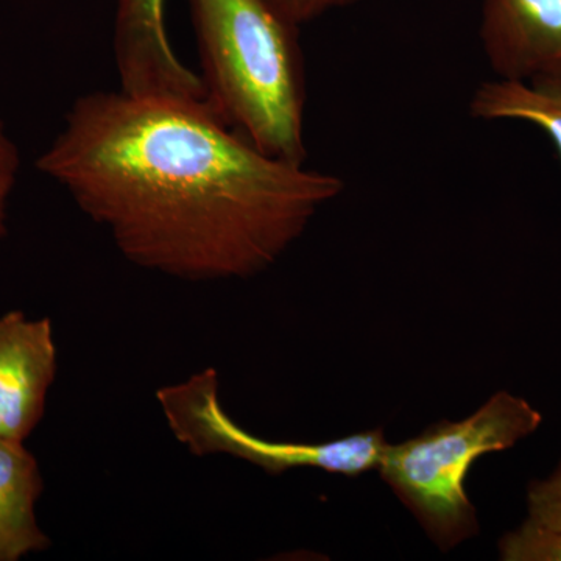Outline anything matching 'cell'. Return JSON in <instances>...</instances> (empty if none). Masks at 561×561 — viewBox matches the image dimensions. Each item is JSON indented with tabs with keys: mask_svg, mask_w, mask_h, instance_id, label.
I'll use <instances>...</instances> for the list:
<instances>
[{
	"mask_svg": "<svg viewBox=\"0 0 561 561\" xmlns=\"http://www.w3.org/2000/svg\"><path fill=\"white\" fill-rule=\"evenodd\" d=\"M36 169L125 260L194 283L268 271L345 190L262 153L206 102L122 90L80 95Z\"/></svg>",
	"mask_w": 561,
	"mask_h": 561,
	"instance_id": "obj_1",
	"label": "cell"
},
{
	"mask_svg": "<svg viewBox=\"0 0 561 561\" xmlns=\"http://www.w3.org/2000/svg\"><path fill=\"white\" fill-rule=\"evenodd\" d=\"M206 103L268 157L306 164L300 25L267 0H190Z\"/></svg>",
	"mask_w": 561,
	"mask_h": 561,
	"instance_id": "obj_2",
	"label": "cell"
},
{
	"mask_svg": "<svg viewBox=\"0 0 561 561\" xmlns=\"http://www.w3.org/2000/svg\"><path fill=\"white\" fill-rule=\"evenodd\" d=\"M541 423L530 402L497 391L468 419L440 421L411 440L389 443L378 470L435 545L453 549L479 530L465 489L476 461L513 448Z\"/></svg>",
	"mask_w": 561,
	"mask_h": 561,
	"instance_id": "obj_3",
	"label": "cell"
},
{
	"mask_svg": "<svg viewBox=\"0 0 561 561\" xmlns=\"http://www.w3.org/2000/svg\"><path fill=\"white\" fill-rule=\"evenodd\" d=\"M157 400L173 437L192 456H230L271 474L316 468L354 478L378 470L389 446L381 430L321 443L272 442L257 437L239 426L225 411L219 397V376L214 368L162 387Z\"/></svg>",
	"mask_w": 561,
	"mask_h": 561,
	"instance_id": "obj_4",
	"label": "cell"
},
{
	"mask_svg": "<svg viewBox=\"0 0 561 561\" xmlns=\"http://www.w3.org/2000/svg\"><path fill=\"white\" fill-rule=\"evenodd\" d=\"M113 51L122 91L206 102L201 73L169 39L165 0H117Z\"/></svg>",
	"mask_w": 561,
	"mask_h": 561,
	"instance_id": "obj_5",
	"label": "cell"
},
{
	"mask_svg": "<svg viewBox=\"0 0 561 561\" xmlns=\"http://www.w3.org/2000/svg\"><path fill=\"white\" fill-rule=\"evenodd\" d=\"M479 39L497 80L561 76V0H482Z\"/></svg>",
	"mask_w": 561,
	"mask_h": 561,
	"instance_id": "obj_6",
	"label": "cell"
},
{
	"mask_svg": "<svg viewBox=\"0 0 561 561\" xmlns=\"http://www.w3.org/2000/svg\"><path fill=\"white\" fill-rule=\"evenodd\" d=\"M57 375L49 319L13 311L0 319V438L24 442L35 431Z\"/></svg>",
	"mask_w": 561,
	"mask_h": 561,
	"instance_id": "obj_7",
	"label": "cell"
},
{
	"mask_svg": "<svg viewBox=\"0 0 561 561\" xmlns=\"http://www.w3.org/2000/svg\"><path fill=\"white\" fill-rule=\"evenodd\" d=\"M43 486L38 461L24 442L0 438V561L49 548L35 513Z\"/></svg>",
	"mask_w": 561,
	"mask_h": 561,
	"instance_id": "obj_8",
	"label": "cell"
},
{
	"mask_svg": "<svg viewBox=\"0 0 561 561\" xmlns=\"http://www.w3.org/2000/svg\"><path fill=\"white\" fill-rule=\"evenodd\" d=\"M470 114L478 121H515L540 128L561 160V76L483 81L472 92Z\"/></svg>",
	"mask_w": 561,
	"mask_h": 561,
	"instance_id": "obj_9",
	"label": "cell"
},
{
	"mask_svg": "<svg viewBox=\"0 0 561 561\" xmlns=\"http://www.w3.org/2000/svg\"><path fill=\"white\" fill-rule=\"evenodd\" d=\"M500 556L505 561H561V530L529 522L501 538Z\"/></svg>",
	"mask_w": 561,
	"mask_h": 561,
	"instance_id": "obj_10",
	"label": "cell"
},
{
	"mask_svg": "<svg viewBox=\"0 0 561 561\" xmlns=\"http://www.w3.org/2000/svg\"><path fill=\"white\" fill-rule=\"evenodd\" d=\"M527 522L561 530V463L549 478L534 481L527 490Z\"/></svg>",
	"mask_w": 561,
	"mask_h": 561,
	"instance_id": "obj_11",
	"label": "cell"
},
{
	"mask_svg": "<svg viewBox=\"0 0 561 561\" xmlns=\"http://www.w3.org/2000/svg\"><path fill=\"white\" fill-rule=\"evenodd\" d=\"M278 11L280 16L294 24H308L327 16L335 10L348 9L356 5L359 0H267Z\"/></svg>",
	"mask_w": 561,
	"mask_h": 561,
	"instance_id": "obj_12",
	"label": "cell"
},
{
	"mask_svg": "<svg viewBox=\"0 0 561 561\" xmlns=\"http://www.w3.org/2000/svg\"><path fill=\"white\" fill-rule=\"evenodd\" d=\"M20 151L5 135L2 122H0V183H13L20 171Z\"/></svg>",
	"mask_w": 561,
	"mask_h": 561,
	"instance_id": "obj_13",
	"label": "cell"
},
{
	"mask_svg": "<svg viewBox=\"0 0 561 561\" xmlns=\"http://www.w3.org/2000/svg\"><path fill=\"white\" fill-rule=\"evenodd\" d=\"M13 186V183H0V238L7 234V203Z\"/></svg>",
	"mask_w": 561,
	"mask_h": 561,
	"instance_id": "obj_14",
	"label": "cell"
}]
</instances>
